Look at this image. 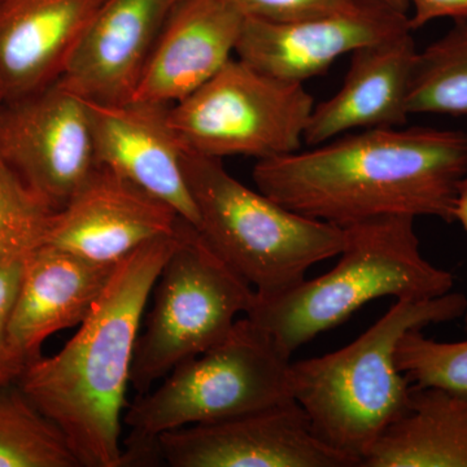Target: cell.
Listing matches in <instances>:
<instances>
[{
	"instance_id": "6da1fadb",
	"label": "cell",
	"mask_w": 467,
	"mask_h": 467,
	"mask_svg": "<svg viewBox=\"0 0 467 467\" xmlns=\"http://www.w3.org/2000/svg\"><path fill=\"white\" fill-rule=\"evenodd\" d=\"M257 190L303 216L344 227L384 216L454 223L467 133L413 126L344 134L257 161Z\"/></svg>"
},
{
	"instance_id": "7a4b0ae2",
	"label": "cell",
	"mask_w": 467,
	"mask_h": 467,
	"mask_svg": "<svg viewBox=\"0 0 467 467\" xmlns=\"http://www.w3.org/2000/svg\"><path fill=\"white\" fill-rule=\"evenodd\" d=\"M178 232L117 264L109 285L75 337L57 355L26 365L18 380L27 398L67 436L82 467L124 466L122 422L144 309Z\"/></svg>"
},
{
	"instance_id": "3957f363",
	"label": "cell",
	"mask_w": 467,
	"mask_h": 467,
	"mask_svg": "<svg viewBox=\"0 0 467 467\" xmlns=\"http://www.w3.org/2000/svg\"><path fill=\"white\" fill-rule=\"evenodd\" d=\"M467 297L448 292L434 299H399L343 348L291 362L292 398L326 444L358 466L378 439L405 413L411 383L396 365L408 331L463 317Z\"/></svg>"
},
{
	"instance_id": "277c9868",
	"label": "cell",
	"mask_w": 467,
	"mask_h": 467,
	"mask_svg": "<svg viewBox=\"0 0 467 467\" xmlns=\"http://www.w3.org/2000/svg\"><path fill=\"white\" fill-rule=\"evenodd\" d=\"M414 221L384 216L344 226L340 259L330 272L273 296L256 295L245 317L292 355L370 301L434 299L448 294L453 275L423 257Z\"/></svg>"
},
{
	"instance_id": "5b68a950",
	"label": "cell",
	"mask_w": 467,
	"mask_h": 467,
	"mask_svg": "<svg viewBox=\"0 0 467 467\" xmlns=\"http://www.w3.org/2000/svg\"><path fill=\"white\" fill-rule=\"evenodd\" d=\"M290 353L243 316L213 347L173 368L156 389L128 404L124 466L160 460L159 436L294 400Z\"/></svg>"
},
{
	"instance_id": "8992f818",
	"label": "cell",
	"mask_w": 467,
	"mask_h": 467,
	"mask_svg": "<svg viewBox=\"0 0 467 467\" xmlns=\"http://www.w3.org/2000/svg\"><path fill=\"white\" fill-rule=\"evenodd\" d=\"M183 167L198 212L196 230L257 296L290 290L310 267L339 256L343 227L303 216L248 189L221 159L183 150Z\"/></svg>"
},
{
	"instance_id": "52a82bcc",
	"label": "cell",
	"mask_w": 467,
	"mask_h": 467,
	"mask_svg": "<svg viewBox=\"0 0 467 467\" xmlns=\"http://www.w3.org/2000/svg\"><path fill=\"white\" fill-rule=\"evenodd\" d=\"M152 295V308L135 344L130 386L137 395L220 343L239 316L250 312L256 291L183 220L180 243L162 266Z\"/></svg>"
},
{
	"instance_id": "ba28073f",
	"label": "cell",
	"mask_w": 467,
	"mask_h": 467,
	"mask_svg": "<svg viewBox=\"0 0 467 467\" xmlns=\"http://www.w3.org/2000/svg\"><path fill=\"white\" fill-rule=\"evenodd\" d=\"M315 99L303 84L281 81L232 60L189 97L169 107L183 150L257 161L301 150Z\"/></svg>"
},
{
	"instance_id": "9c48e42d",
	"label": "cell",
	"mask_w": 467,
	"mask_h": 467,
	"mask_svg": "<svg viewBox=\"0 0 467 467\" xmlns=\"http://www.w3.org/2000/svg\"><path fill=\"white\" fill-rule=\"evenodd\" d=\"M0 162L55 211L97 168L88 100L60 78L0 107Z\"/></svg>"
},
{
	"instance_id": "30bf717a",
	"label": "cell",
	"mask_w": 467,
	"mask_h": 467,
	"mask_svg": "<svg viewBox=\"0 0 467 467\" xmlns=\"http://www.w3.org/2000/svg\"><path fill=\"white\" fill-rule=\"evenodd\" d=\"M158 450L160 460L171 467L358 466L319 439L295 400L164 432Z\"/></svg>"
},
{
	"instance_id": "8fae6325",
	"label": "cell",
	"mask_w": 467,
	"mask_h": 467,
	"mask_svg": "<svg viewBox=\"0 0 467 467\" xmlns=\"http://www.w3.org/2000/svg\"><path fill=\"white\" fill-rule=\"evenodd\" d=\"M408 29L407 12L362 0L348 11L292 23L245 18L235 54L267 76L304 84L343 55Z\"/></svg>"
},
{
	"instance_id": "7c38bea8",
	"label": "cell",
	"mask_w": 467,
	"mask_h": 467,
	"mask_svg": "<svg viewBox=\"0 0 467 467\" xmlns=\"http://www.w3.org/2000/svg\"><path fill=\"white\" fill-rule=\"evenodd\" d=\"M181 220L164 202L97 167L55 213L45 244L116 265L147 243L174 235Z\"/></svg>"
},
{
	"instance_id": "4fadbf2b",
	"label": "cell",
	"mask_w": 467,
	"mask_h": 467,
	"mask_svg": "<svg viewBox=\"0 0 467 467\" xmlns=\"http://www.w3.org/2000/svg\"><path fill=\"white\" fill-rule=\"evenodd\" d=\"M97 167L106 168L174 209L192 226L198 212L183 167V150L167 104L88 101Z\"/></svg>"
},
{
	"instance_id": "5bb4252c",
	"label": "cell",
	"mask_w": 467,
	"mask_h": 467,
	"mask_svg": "<svg viewBox=\"0 0 467 467\" xmlns=\"http://www.w3.org/2000/svg\"><path fill=\"white\" fill-rule=\"evenodd\" d=\"M181 0H104L60 79L100 104L134 99L160 34Z\"/></svg>"
},
{
	"instance_id": "9a60e30c",
	"label": "cell",
	"mask_w": 467,
	"mask_h": 467,
	"mask_svg": "<svg viewBox=\"0 0 467 467\" xmlns=\"http://www.w3.org/2000/svg\"><path fill=\"white\" fill-rule=\"evenodd\" d=\"M411 32L402 30L350 54L342 88L315 106L304 142L318 146L352 130L407 124L409 91L418 54Z\"/></svg>"
},
{
	"instance_id": "2e32d148",
	"label": "cell",
	"mask_w": 467,
	"mask_h": 467,
	"mask_svg": "<svg viewBox=\"0 0 467 467\" xmlns=\"http://www.w3.org/2000/svg\"><path fill=\"white\" fill-rule=\"evenodd\" d=\"M116 265L42 244L24 259L23 275L9 321V337L27 364L41 358L43 343L77 327L94 309Z\"/></svg>"
},
{
	"instance_id": "e0dca14e",
	"label": "cell",
	"mask_w": 467,
	"mask_h": 467,
	"mask_svg": "<svg viewBox=\"0 0 467 467\" xmlns=\"http://www.w3.org/2000/svg\"><path fill=\"white\" fill-rule=\"evenodd\" d=\"M245 17L227 0H181L160 34L133 100L173 106L232 60Z\"/></svg>"
},
{
	"instance_id": "ac0fdd59",
	"label": "cell",
	"mask_w": 467,
	"mask_h": 467,
	"mask_svg": "<svg viewBox=\"0 0 467 467\" xmlns=\"http://www.w3.org/2000/svg\"><path fill=\"white\" fill-rule=\"evenodd\" d=\"M104 0H0V88L5 101L63 75Z\"/></svg>"
},
{
	"instance_id": "d6986e66",
	"label": "cell",
	"mask_w": 467,
	"mask_h": 467,
	"mask_svg": "<svg viewBox=\"0 0 467 467\" xmlns=\"http://www.w3.org/2000/svg\"><path fill=\"white\" fill-rule=\"evenodd\" d=\"M362 467H467V396L411 384L407 410Z\"/></svg>"
},
{
	"instance_id": "ffe728a7",
	"label": "cell",
	"mask_w": 467,
	"mask_h": 467,
	"mask_svg": "<svg viewBox=\"0 0 467 467\" xmlns=\"http://www.w3.org/2000/svg\"><path fill=\"white\" fill-rule=\"evenodd\" d=\"M0 467H82L60 427L17 383L0 387Z\"/></svg>"
},
{
	"instance_id": "44dd1931",
	"label": "cell",
	"mask_w": 467,
	"mask_h": 467,
	"mask_svg": "<svg viewBox=\"0 0 467 467\" xmlns=\"http://www.w3.org/2000/svg\"><path fill=\"white\" fill-rule=\"evenodd\" d=\"M408 109L416 113L467 115V20L418 51Z\"/></svg>"
},
{
	"instance_id": "7402d4cb",
	"label": "cell",
	"mask_w": 467,
	"mask_h": 467,
	"mask_svg": "<svg viewBox=\"0 0 467 467\" xmlns=\"http://www.w3.org/2000/svg\"><path fill=\"white\" fill-rule=\"evenodd\" d=\"M57 212L0 162V264L45 244Z\"/></svg>"
},
{
	"instance_id": "603a6c76",
	"label": "cell",
	"mask_w": 467,
	"mask_h": 467,
	"mask_svg": "<svg viewBox=\"0 0 467 467\" xmlns=\"http://www.w3.org/2000/svg\"><path fill=\"white\" fill-rule=\"evenodd\" d=\"M396 365L417 387H439L467 396V339L438 342L408 331L396 349Z\"/></svg>"
},
{
	"instance_id": "cb8c5ba5",
	"label": "cell",
	"mask_w": 467,
	"mask_h": 467,
	"mask_svg": "<svg viewBox=\"0 0 467 467\" xmlns=\"http://www.w3.org/2000/svg\"><path fill=\"white\" fill-rule=\"evenodd\" d=\"M245 18L292 23L327 16L356 7L362 0H227Z\"/></svg>"
},
{
	"instance_id": "d4e9b609",
	"label": "cell",
	"mask_w": 467,
	"mask_h": 467,
	"mask_svg": "<svg viewBox=\"0 0 467 467\" xmlns=\"http://www.w3.org/2000/svg\"><path fill=\"white\" fill-rule=\"evenodd\" d=\"M24 259L0 264V387L18 383L27 365L9 337V321L23 275Z\"/></svg>"
},
{
	"instance_id": "484cf974",
	"label": "cell",
	"mask_w": 467,
	"mask_h": 467,
	"mask_svg": "<svg viewBox=\"0 0 467 467\" xmlns=\"http://www.w3.org/2000/svg\"><path fill=\"white\" fill-rule=\"evenodd\" d=\"M413 7L409 23L413 30L427 26L436 18L451 17L456 21L467 20V0H407Z\"/></svg>"
},
{
	"instance_id": "4316f807",
	"label": "cell",
	"mask_w": 467,
	"mask_h": 467,
	"mask_svg": "<svg viewBox=\"0 0 467 467\" xmlns=\"http://www.w3.org/2000/svg\"><path fill=\"white\" fill-rule=\"evenodd\" d=\"M453 216L454 221H459L467 233V177L461 183L456 205H454ZM463 317H465V330L467 333V309Z\"/></svg>"
},
{
	"instance_id": "83f0119b",
	"label": "cell",
	"mask_w": 467,
	"mask_h": 467,
	"mask_svg": "<svg viewBox=\"0 0 467 467\" xmlns=\"http://www.w3.org/2000/svg\"><path fill=\"white\" fill-rule=\"evenodd\" d=\"M376 2L383 3V5L398 9V11L401 12H408L409 9L407 0H376Z\"/></svg>"
},
{
	"instance_id": "f1b7e54d",
	"label": "cell",
	"mask_w": 467,
	"mask_h": 467,
	"mask_svg": "<svg viewBox=\"0 0 467 467\" xmlns=\"http://www.w3.org/2000/svg\"><path fill=\"white\" fill-rule=\"evenodd\" d=\"M3 101H5V99H3L2 88H0V107H2Z\"/></svg>"
}]
</instances>
